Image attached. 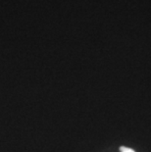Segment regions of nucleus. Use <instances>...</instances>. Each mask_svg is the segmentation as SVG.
I'll return each instance as SVG.
<instances>
[{"mask_svg": "<svg viewBox=\"0 0 151 152\" xmlns=\"http://www.w3.org/2000/svg\"><path fill=\"white\" fill-rule=\"evenodd\" d=\"M121 150H122V152H134L133 150L130 149V148H126V147H122Z\"/></svg>", "mask_w": 151, "mask_h": 152, "instance_id": "f257e3e1", "label": "nucleus"}]
</instances>
